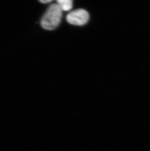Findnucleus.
I'll return each mask as SVG.
<instances>
[{
    "mask_svg": "<svg viewBox=\"0 0 150 151\" xmlns=\"http://www.w3.org/2000/svg\"><path fill=\"white\" fill-rule=\"evenodd\" d=\"M62 11L57 4H52L48 7L41 18V24L46 30H54L61 23Z\"/></svg>",
    "mask_w": 150,
    "mask_h": 151,
    "instance_id": "nucleus-1",
    "label": "nucleus"
},
{
    "mask_svg": "<svg viewBox=\"0 0 150 151\" xmlns=\"http://www.w3.org/2000/svg\"><path fill=\"white\" fill-rule=\"evenodd\" d=\"M89 14L86 10L78 9L70 12L66 16L67 21L75 26H83L88 22Z\"/></svg>",
    "mask_w": 150,
    "mask_h": 151,
    "instance_id": "nucleus-2",
    "label": "nucleus"
},
{
    "mask_svg": "<svg viewBox=\"0 0 150 151\" xmlns=\"http://www.w3.org/2000/svg\"><path fill=\"white\" fill-rule=\"evenodd\" d=\"M57 4L62 11H69L73 6V1L71 0H58Z\"/></svg>",
    "mask_w": 150,
    "mask_h": 151,
    "instance_id": "nucleus-3",
    "label": "nucleus"
},
{
    "mask_svg": "<svg viewBox=\"0 0 150 151\" xmlns=\"http://www.w3.org/2000/svg\"><path fill=\"white\" fill-rule=\"evenodd\" d=\"M40 1L41 3L46 4L47 3L48 4V3H51L52 1H51V0H42V1Z\"/></svg>",
    "mask_w": 150,
    "mask_h": 151,
    "instance_id": "nucleus-4",
    "label": "nucleus"
}]
</instances>
